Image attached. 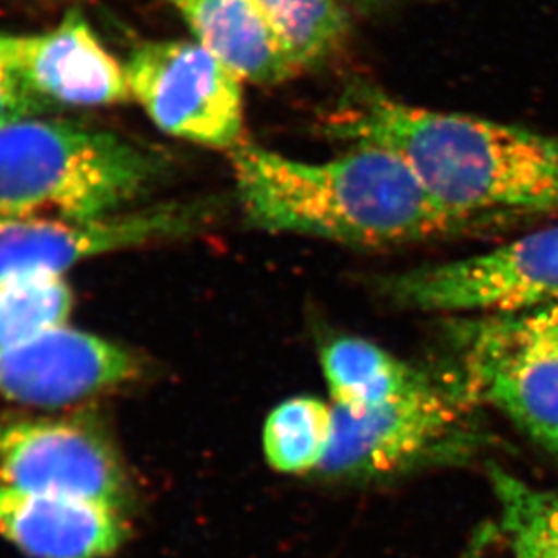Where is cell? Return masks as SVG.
<instances>
[{
    "instance_id": "cell-1",
    "label": "cell",
    "mask_w": 558,
    "mask_h": 558,
    "mask_svg": "<svg viewBox=\"0 0 558 558\" xmlns=\"http://www.w3.org/2000/svg\"><path fill=\"white\" fill-rule=\"evenodd\" d=\"M325 133L398 155L429 196L472 223L558 213V138L350 89Z\"/></svg>"
},
{
    "instance_id": "cell-2",
    "label": "cell",
    "mask_w": 558,
    "mask_h": 558,
    "mask_svg": "<svg viewBox=\"0 0 558 558\" xmlns=\"http://www.w3.org/2000/svg\"><path fill=\"white\" fill-rule=\"evenodd\" d=\"M238 205L248 226L354 247H390L475 226L429 196L398 155L350 145L305 161L253 142L231 150Z\"/></svg>"
},
{
    "instance_id": "cell-3",
    "label": "cell",
    "mask_w": 558,
    "mask_h": 558,
    "mask_svg": "<svg viewBox=\"0 0 558 558\" xmlns=\"http://www.w3.org/2000/svg\"><path fill=\"white\" fill-rule=\"evenodd\" d=\"M166 163L108 131L22 119L0 130V213L62 220L120 215L149 193Z\"/></svg>"
},
{
    "instance_id": "cell-4",
    "label": "cell",
    "mask_w": 558,
    "mask_h": 558,
    "mask_svg": "<svg viewBox=\"0 0 558 558\" xmlns=\"http://www.w3.org/2000/svg\"><path fill=\"white\" fill-rule=\"evenodd\" d=\"M456 377L473 403L488 404L558 457V301L456 327Z\"/></svg>"
},
{
    "instance_id": "cell-5",
    "label": "cell",
    "mask_w": 558,
    "mask_h": 558,
    "mask_svg": "<svg viewBox=\"0 0 558 558\" xmlns=\"http://www.w3.org/2000/svg\"><path fill=\"white\" fill-rule=\"evenodd\" d=\"M475 409L477 404L451 374L437 377L423 390L361 412L333 407L332 448L319 472L377 477L456 459L475 442Z\"/></svg>"
},
{
    "instance_id": "cell-6",
    "label": "cell",
    "mask_w": 558,
    "mask_h": 558,
    "mask_svg": "<svg viewBox=\"0 0 558 558\" xmlns=\"http://www.w3.org/2000/svg\"><path fill=\"white\" fill-rule=\"evenodd\" d=\"M379 290L396 305L451 314H515L558 301V227L488 253L388 276Z\"/></svg>"
},
{
    "instance_id": "cell-7",
    "label": "cell",
    "mask_w": 558,
    "mask_h": 558,
    "mask_svg": "<svg viewBox=\"0 0 558 558\" xmlns=\"http://www.w3.org/2000/svg\"><path fill=\"white\" fill-rule=\"evenodd\" d=\"M131 98L174 138L209 149L245 142L243 81L196 40H150L125 60Z\"/></svg>"
},
{
    "instance_id": "cell-8",
    "label": "cell",
    "mask_w": 558,
    "mask_h": 558,
    "mask_svg": "<svg viewBox=\"0 0 558 558\" xmlns=\"http://www.w3.org/2000/svg\"><path fill=\"white\" fill-rule=\"evenodd\" d=\"M0 492L62 495L122 510L131 502L113 445L89 424L65 418L0 424Z\"/></svg>"
},
{
    "instance_id": "cell-9",
    "label": "cell",
    "mask_w": 558,
    "mask_h": 558,
    "mask_svg": "<svg viewBox=\"0 0 558 558\" xmlns=\"http://www.w3.org/2000/svg\"><path fill=\"white\" fill-rule=\"evenodd\" d=\"M207 215L199 204L130 209L98 220L0 213V281L35 270L64 275L84 259L189 234Z\"/></svg>"
},
{
    "instance_id": "cell-10",
    "label": "cell",
    "mask_w": 558,
    "mask_h": 558,
    "mask_svg": "<svg viewBox=\"0 0 558 558\" xmlns=\"http://www.w3.org/2000/svg\"><path fill=\"white\" fill-rule=\"evenodd\" d=\"M0 59L48 106L102 108L131 100L124 62L78 13L46 32H0Z\"/></svg>"
},
{
    "instance_id": "cell-11",
    "label": "cell",
    "mask_w": 558,
    "mask_h": 558,
    "mask_svg": "<svg viewBox=\"0 0 558 558\" xmlns=\"http://www.w3.org/2000/svg\"><path fill=\"white\" fill-rule=\"evenodd\" d=\"M135 357L95 333L54 328L26 343L0 347V396L32 407H65L130 381Z\"/></svg>"
},
{
    "instance_id": "cell-12",
    "label": "cell",
    "mask_w": 558,
    "mask_h": 558,
    "mask_svg": "<svg viewBox=\"0 0 558 558\" xmlns=\"http://www.w3.org/2000/svg\"><path fill=\"white\" fill-rule=\"evenodd\" d=\"M128 533L125 510L117 506L0 492V535L29 558H106Z\"/></svg>"
},
{
    "instance_id": "cell-13",
    "label": "cell",
    "mask_w": 558,
    "mask_h": 558,
    "mask_svg": "<svg viewBox=\"0 0 558 558\" xmlns=\"http://www.w3.org/2000/svg\"><path fill=\"white\" fill-rule=\"evenodd\" d=\"M194 40L243 82L275 86L300 75L256 0H169Z\"/></svg>"
},
{
    "instance_id": "cell-14",
    "label": "cell",
    "mask_w": 558,
    "mask_h": 558,
    "mask_svg": "<svg viewBox=\"0 0 558 558\" xmlns=\"http://www.w3.org/2000/svg\"><path fill=\"white\" fill-rule=\"evenodd\" d=\"M333 407L361 412L428 387L437 377L368 339L341 336L322 350Z\"/></svg>"
},
{
    "instance_id": "cell-15",
    "label": "cell",
    "mask_w": 558,
    "mask_h": 558,
    "mask_svg": "<svg viewBox=\"0 0 558 558\" xmlns=\"http://www.w3.org/2000/svg\"><path fill=\"white\" fill-rule=\"evenodd\" d=\"M333 428L332 403L312 396L284 399L265 418V459L281 473L322 470L332 448Z\"/></svg>"
},
{
    "instance_id": "cell-16",
    "label": "cell",
    "mask_w": 558,
    "mask_h": 558,
    "mask_svg": "<svg viewBox=\"0 0 558 558\" xmlns=\"http://www.w3.org/2000/svg\"><path fill=\"white\" fill-rule=\"evenodd\" d=\"M500 527L513 558H558V489L537 488L492 466Z\"/></svg>"
},
{
    "instance_id": "cell-17",
    "label": "cell",
    "mask_w": 558,
    "mask_h": 558,
    "mask_svg": "<svg viewBox=\"0 0 558 558\" xmlns=\"http://www.w3.org/2000/svg\"><path fill=\"white\" fill-rule=\"evenodd\" d=\"M73 292L62 272L35 270L0 281V347L26 343L65 327Z\"/></svg>"
},
{
    "instance_id": "cell-18",
    "label": "cell",
    "mask_w": 558,
    "mask_h": 558,
    "mask_svg": "<svg viewBox=\"0 0 558 558\" xmlns=\"http://www.w3.org/2000/svg\"><path fill=\"white\" fill-rule=\"evenodd\" d=\"M295 68L303 71L332 59L349 35L338 0H256Z\"/></svg>"
},
{
    "instance_id": "cell-19",
    "label": "cell",
    "mask_w": 558,
    "mask_h": 558,
    "mask_svg": "<svg viewBox=\"0 0 558 558\" xmlns=\"http://www.w3.org/2000/svg\"><path fill=\"white\" fill-rule=\"evenodd\" d=\"M46 106L48 104L29 92L15 71L0 59V130L19 120L38 117L46 111Z\"/></svg>"
},
{
    "instance_id": "cell-20",
    "label": "cell",
    "mask_w": 558,
    "mask_h": 558,
    "mask_svg": "<svg viewBox=\"0 0 558 558\" xmlns=\"http://www.w3.org/2000/svg\"><path fill=\"white\" fill-rule=\"evenodd\" d=\"M357 2H365V4H371V2H377V0H357Z\"/></svg>"
}]
</instances>
